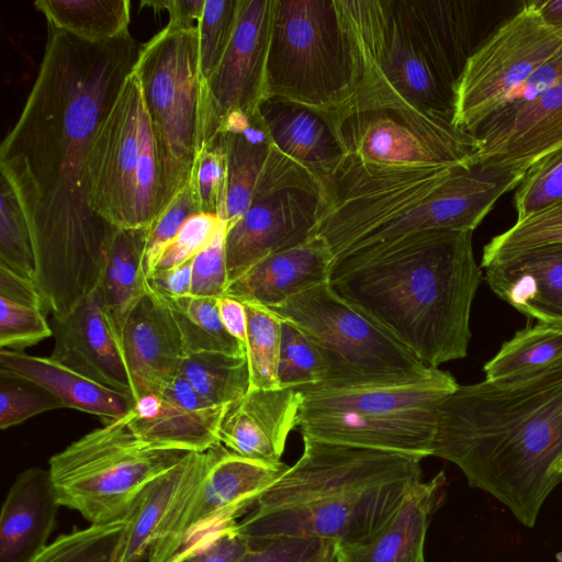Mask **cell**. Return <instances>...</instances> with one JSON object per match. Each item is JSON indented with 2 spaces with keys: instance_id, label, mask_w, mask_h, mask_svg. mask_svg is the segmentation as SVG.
I'll list each match as a JSON object with an SVG mask.
<instances>
[{
  "instance_id": "42",
  "label": "cell",
  "mask_w": 562,
  "mask_h": 562,
  "mask_svg": "<svg viewBox=\"0 0 562 562\" xmlns=\"http://www.w3.org/2000/svg\"><path fill=\"white\" fill-rule=\"evenodd\" d=\"M327 376L328 367L317 346L297 326L281 318L279 387L317 385L324 383Z\"/></svg>"
},
{
  "instance_id": "35",
  "label": "cell",
  "mask_w": 562,
  "mask_h": 562,
  "mask_svg": "<svg viewBox=\"0 0 562 562\" xmlns=\"http://www.w3.org/2000/svg\"><path fill=\"white\" fill-rule=\"evenodd\" d=\"M562 252V200L539 210L493 237L483 249L481 268Z\"/></svg>"
},
{
  "instance_id": "25",
  "label": "cell",
  "mask_w": 562,
  "mask_h": 562,
  "mask_svg": "<svg viewBox=\"0 0 562 562\" xmlns=\"http://www.w3.org/2000/svg\"><path fill=\"white\" fill-rule=\"evenodd\" d=\"M445 485L443 472L422 481L376 531L353 543L334 544V562H426V535Z\"/></svg>"
},
{
  "instance_id": "34",
  "label": "cell",
  "mask_w": 562,
  "mask_h": 562,
  "mask_svg": "<svg viewBox=\"0 0 562 562\" xmlns=\"http://www.w3.org/2000/svg\"><path fill=\"white\" fill-rule=\"evenodd\" d=\"M34 7L47 24L87 43L108 42L128 32V0H37Z\"/></svg>"
},
{
  "instance_id": "54",
  "label": "cell",
  "mask_w": 562,
  "mask_h": 562,
  "mask_svg": "<svg viewBox=\"0 0 562 562\" xmlns=\"http://www.w3.org/2000/svg\"><path fill=\"white\" fill-rule=\"evenodd\" d=\"M0 296L20 304L40 307L47 312L44 299L34 281L21 277L1 263Z\"/></svg>"
},
{
  "instance_id": "29",
  "label": "cell",
  "mask_w": 562,
  "mask_h": 562,
  "mask_svg": "<svg viewBox=\"0 0 562 562\" xmlns=\"http://www.w3.org/2000/svg\"><path fill=\"white\" fill-rule=\"evenodd\" d=\"M409 20L442 77L454 88L482 37L483 2L403 0Z\"/></svg>"
},
{
  "instance_id": "23",
  "label": "cell",
  "mask_w": 562,
  "mask_h": 562,
  "mask_svg": "<svg viewBox=\"0 0 562 562\" xmlns=\"http://www.w3.org/2000/svg\"><path fill=\"white\" fill-rule=\"evenodd\" d=\"M258 112L272 144L315 176L326 199L345 155L334 121L323 112L277 98L265 99Z\"/></svg>"
},
{
  "instance_id": "44",
  "label": "cell",
  "mask_w": 562,
  "mask_h": 562,
  "mask_svg": "<svg viewBox=\"0 0 562 562\" xmlns=\"http://www.w3.org/2000/svg\"><path fill=\"white\" fill-rule=\"evenodd\" d=\"M562 200V147L529 167L514 195L517 220Z\"/></svg>"
},
{
  "instance_id": "32",
  "label": "cell",
  "mask_w": 562,
  "mask_h": 562,
  "mask_svg": "<svg viewBox=\"0 0 562 562\" xmlns=\"http://www.w3.org/2000/svg\"><path fill=\"white\" fill-rule=\"evenodd\" d=\"M147 229L114 226L105 248L97 289L120 342L128 315L148 289L143 268Z\"/></svg>"
},
{
  "instance_id": "41",
  "label": "cell",
  "mask_w": 562,
  "mask_h": 562,
  "mask_svg": "<svg viewBox=\"0 0 562 562\" xmlns=\"http://www.w3.org/2000/svg\"><path fill=\"white\" fill-rule=\"evenodd\" d=\"M0 183V263L34 281L35 258L25 211L13 183L2 172Z\"/></svg>"
},
{
  "instance_id": "19",
  "label": "cell",
  "mask_w": 562,
  "mask_h": 562,
  "mask_svg": "<svg viewBox=\"0 0 562 562\" xmlns=\"http://www.w3.org/2000/svg\"><path fill=\"white\" fill-rule=\"evenodd\" d=\"M50 358L86 378L134 397L121 342L106 317L98 289L64 317H54Z\"/></svg>"
},
{
  "instance_id": "7",
  "label": "cell",
  "mask_w": 562,
  "mask_h": 562,
  "mask_svg": "<svg viewBox=\"0 0 562 562\" xmlns=\"http://www.w3.org/2000/svg\"><path fill=\"white\" fill-rule=\"evenodd\" d=\"M358 71L337 0H273L265 99L327 115L355 95Z\"/></svg>"
},
{
  "instance_id": "17",
  "label": "cell",
  "mask_w": 562,
  "mask_h": 562,
  "mask_svg": "<svg viewBox=\"0 0 562 562\" xmlns=\"http://www.w3.org/2000/svg\"><path fill=\"white\" fill-rule=\"evenodd\" d=\"M227 406L209 403L176 376L158 394L136 402L128 425L139 440L150 446L204 452L220 445L218 431Z\"/></svg>"
},
{
  "instance_id": "11",
  "label": "cell",
  "mask_w": 562,
  "mask_h": 562,
  "mask_svg": "<svg viewBox=\"0 0 562 562\" xmlns=\"http://www.w3.org/2000/svg\"><path fill=\"white\" fill-rule=\"evenodd\" d=\"M94 212L120 228H148L160 214V168L137 75L126 78L89 157Z\"/></svg>"
},
{
  "instance_id": "46",
  "label": "cell",
  "mask_w": 562,
  "mask_h": 562,
  "mask_svg": "<svg viewBox=\"0 0 562 562\" xmlns=\"http://www.w3.org/2000/svg\"><path fill=\"white\" fill-rule=\"evenodd\" d=\"M201 213L218 216L225 211L226 162L217 144L200 149L189 182Z\"/></svg>"
},
{
  "instance_id": "4",
  "label": "cell",
  "mask_w": 562,
  "mask_h": 562,
  "mask_svg": "<svg viewBox=\"0 0 562 562\" xmlns=\"http://www.w3.org/2000/svg\"><path fill=\"white\" fill-rule=\"evenodd\" d=\"M299 460L237 522L251 541H360L376 531L422 482L423 457L303 437Z\"/></svg>"
},
{
  "instance_id": "56",
  "label": "cell",
  "mask_w": 562,
  "mask_h": 562,
  "mask_svg": "<svg viewBox=\"0 0 562 562\" xmlns=\"http://www.w3.org/2000/svg\"><path fill=\"white\" fill-rule=\"evenodd\" d=\"M205 0H154L143 1L155 12L166 10L169 13L168 25L175 29H193L200 21Z\"/></svg>"
},
{
  "instance_id": "58",
  "label": "cell",
  "mask_w": 562,
  "mask_h": 562,
  "mask_svg": "<svg viewBox=\"0 0 562 562\" xmlns=\"http://www.w3.org/2000/svg\"><path fill=\"white\" fill-rule=\"evenodd\" d=\"M542 21L562 35V0L533 1Z\"/></svg>"
},
{
  "instance_id": "36",
  "label": "cell",
  "mask_w": 562,
  "mask_h": 562,
  "mask_svg": "<svg viewBox=\"0 0 562 562\" xmlns=\"http://www.w3.org/2000/svg\"><path fill=\"white\" fill-rule=\"evenodd\" d=\"M160 297L172 314L187 356L203 351L246 356L243 345L222 323L218 312L220 299L192 294Z\"/></svg>"
},
{
  "instance_id": "31",
  "label": "cell",
  "mask_w": 562,
  "mask_h": 562,
  "mask_svg": "<svg viewBox=\"0 0 562 562\" xmlns=\"http://www.w3.org/2000/svg\"><path fill=\"white\" fill-rule=\"evenodd\" d=\"M484 280L503 301L537 322L562 324V252L488 267Z\"/></svg>"
},
{
  "instance_id": "12",
  "label": "cell",
  "mask_w": 562,
  "mask_h": 562,
  "mask_svg": "<svg viewBox=\"0 0 562 562\" xmlns=\"http://www.w3.org/2000/svg\"><path fill=\"white\" fill-rule=\"evenodd\" d=\"M325 207L315 176L272 144L247 212L226 229L228 283L262 258L307 241Z\"/></svg>"
},
{
  "instance_id": "28",
  "label": "cell",
  "mask_w": 562,
  "mask_h": 562,
  "mask_svg": "<svg viewBox=\"0 0 562 562\" xmlns=\"http://www.w3.org/2000/svg\"><path fill=\"white\" fill-rule=\"evenodd\" d=\"M59 506L48 469L19 473L1 507L0 562H30L45 548Z\"/></svg>"
},
{
  "instance_id": "13",
  "label": "cell",
  "mask_w": 562,
  "mask_h": 562,
  "mask_svg": "<svg viewBox=\"0 0 562 562\" xmlns=\"http://www.w3.org/2000/svg\"><path fill=\"white\" fill-rule=\"evenodd\" d=\"M533 1L499 24L469 57L454 87L452 122L475 134L560 47Z\"/></svg>"
},
{
  "instance_id": "53",
  "label": "cell",
  "mask_w": 562,
  "mask_h": 562,
  "mask_svg": "<svg viewBox=\"0 0 562 562\" xmlns=\"http://www.w3.org/2000/svg\"><path fill=\"white\" fill-rule=\"evenodd\" d=\"M560 82H562V46L515 91L508 103L530 100Z\"/></svg>"
},
{
  "instance_id": "16",
  "label": "cell",
  "mask_w": 562,
  "mask_h": 562,
  "mask_svg": "<svg viewBox=\"0 0 562 562\" xmlns=\"http://www.w3.org/2000/svg\"><path fill=\"white\" fill-rule=\"evenodd\" d=\"M273 0H240L236 26L218 66L203 86V145L234 111L251 116L265 100Z\"/></svg>"
},
{
  "instance_id": "9",
  "label": "cell",
  "mask_w": 562,
  "mask_h": 562,
  "mask_svg": "<svg viewBox=\"0 0 562 562\" xmlns=\"http://www.w3.org/2000/svg\"><path fill=\"white\" fill-rule=\"evenodd\" d=\"M133 71L139 79L156 140L162 213L189 184L203 145L204 81L198 27L167 24L140 46Z\"/></svg>"
},
{
  "instance_id": "49",
  "label": "cell",
  "mask_w": 562,
  "mask_h": 562,
  "mask_svg": "<svg viewBox=\"0 0 562 562\" xmlns=\"http://www.w3.org/2000/svg\"><path fill=\"white\" fill-rule=\"evenodd\" d=\"M223 223L212 214L198 213L191 216L167 245L151 274L193 259L213 239Z\"/></svg>"
},
{
  "instance_id": "43",
  "label": "cell",
  "mask_w": 562,
  "mask_h": 562,
  "mask_svg": "<svg viewBox=\"0 0 562 562\" xmlns=\"http://www.w3.org/2000/svg\"><path fill=\"white\" fill-rule=\"evenodd\" d=\"M240 0H205L198 22L199 63L203 81L214 72L232 40Z\"/></svg>"
},
{
  "instance_id": "51",
  "label": "cell",
  "mask_w": 562,
  "mask_h": 562,
  "mask_svg": "<svg viewBox=\"0 0 562 562\" xmlns=\"http://www.w3.org/2000/svg\"><path fill=\"white\" fill-rule=\"evenodd\" d=\"M224 222L213 239L193 258L191 294L222 297L227 288Z\"/></svg>"
},
{
  "instance_id": "52",
  "label": "cell",
  "mask_w": 562,
  "mask_h": 562,
  "mask_svg": "<svg viewBox=\"0 0 562 562\" xmlns=\"http://www.w3.org/2000/svg\"><path fill=\"white\" fill-rule=\"evenodd\" d=\"M251 550L239 562H324L334 544L318 539L279 538L252 541Z\"/></svg>"
},
{
  "instance_id": "38",
  "label": "cell",
  "mask_w": 562,
  "mask_h": 562,
  "mask_svg": "<svg viewBox=\"0 0 562 562\" xmlns=\"http://www.w3.org/2000/svg\"><path fill=\"white\" fill-rule=\"evenodd\" d=\"M562 359V324L537 322L518 330L484 364L486 380H499Z\"/></svg>"
},
{
  "instance_id": "39",
  "label": "cell",
  "mask_w": 562,
  "mask_h": 562,
  "mask_svg": "<svg viewBox=\"0 0 562 562\" xmlns=\"http://www.w3.org/2000/svg\"><path fill=\"white\" fill-rule=\"evenodd\" d=\"M126 527L124 517L74 529L48 542L30 562H116Z\"/></svg>"
},
{
  "instance_id": "37",
  "label": "cell",
  "mask_w": 562,
  "mask_h": 562,
  "mask_svg": "<svg viewBox=\"0 0 562 562\" xmlns=\"http://www.w3.org/2000/svg\"><path fill=\"white\" fill-rule=\"evenodd\" d=\"M178 376L217 406L238 401L250 386L246 356L210 351L191 353L182 359Z\"/></svg>"
},
{
  "instance_id": "3",
  "label": "cell",
  "mask_w": 562,
  "mask_h": 562,
  "mask_svg": "<svg viewBox=\"0 0 562 562\" xmlns=\"http://www.w3.org/2000/svg\"><path fill=\"white\" fill-rule=\"evenodd\" d=\"M470 231L429 229L337 257L328 283L428 368L465 358L483 279Z\"/></svg>"
},
{
  "instance_id": "47",
  "label": "cell",
  "mask_w": 562,
  "mask_h": 562,
  "mask_svg": "<svg viewBox=\"0 0 562 562\" xmlns=\"http://www.w3.org/2000/svg\"><path fill=\"white\" fill-rule=\"evenodd\" d=\"M52 335L53 328L46 321L44 310L0 296L1 349L24 351Z\"/></svg>"
},
{
  "instance_id": "5",
  "label": "cell",
  "mask_w": 562,
  "mask_h": 562,
  "mask_svg": "<svg viewBox=\"0 0 562 562\" xmlns=\"http://www.w3.org/2000/svg\"><path fill=\"white\" fill-rule=\"evenodd\" d=\"M329 117L345 155L326 207L426 168L477 162L480 139L451 117L394 106L355 109Z\"/></svg>"
},
{
  "instance_id": "30",
  "label": "cell",
  "mask_w": 562,
  "mask_h": 562,
  "mask_svg": "<svg viewBox=\"0 0 562 562\" xmlns=\"http://www.w3.org/2000/svg\"><path fill=\"white\" fill-rule=\"evenodd\" d=\"M0 371L40 385L58 398L65 408L95 415L103 424L128 415L136 405L130 394L103 386L50 357L1 349Z\"/></svg>"
},
{
  "instance_id": "1",
  "label": "cell",
  "mask_w": 562,
  "mask_h": 562,
  "mask_svg": "<svg viewBox=\"0 0 562 562\" xmlns=\"http://www.w3.org/2000/svg\"><path fill=\"white\" fill-rule=\"evenodd\" d=\"M130 34L92 44L47 24L44 56L19 119L0 147V169L25 211L34 283L54 317L99 284L113 225L90 198L93 138L134 70Z\"/></svg>"
},
{
  "instance_id": "27",
  "label": "cell",
  "mask_w": 562,
  "mask_h": 562,
  "mask_svg": "<svg viewBox=\"0 0 562 562\" xmlns=\"http://www.w3.org/2000/svg\"><path fill=\"white\" fill-rule=\"evenodd\" d=\"M334 256L327 244L313 236L307 241L271 254L228 283L224 296L269 308L329 280Z\"/></svg>"
},
{
  "instance_id": "48",
  "label": "cell",
  "mask_w": 562,
  "mask_h": 562,
  "mask_svg": "<svg viewBox=\"0 0 562 562\" xmlns=\"http://www.w3.org/2000/svg\"><path fill=\"white\" fill-rule=\"evenodd\" d=\"M201 213L192 187L189 183L147 229L143 268L148 278L167 245L176 237L184 223Z\"/></svg>"
},
{
  "instance_id": "14",
  "label": "cell",
  "mask_w": 562,
  "mask_h": 562,
  "mask_svg": "<svg viewBox=\"0 0 562 562\" xmlns=\"http://www.w3.org/2000/svg\"><path fill=\"white\" fill-rule=\"evenodd\" d=\"M238 456L220 443L207 474L183 498L147 562H169L206 535L237 520L286 470Z\"/></svg>"
},
{
  "instance_id": "6",
  "label": "cell",
  "mask_w": 562,
  "mask_h": 562,
  "mask_svg": "<svg viewBox=\"0 0 562 562\" xmlns=\"http://www.w3.org/2000/svg\"><path fill=\"white\" fill-rule=\"evenodd\" d=\"M358 71V86L340 112L405 108L453 116L454 88L437 69L403 0H337Z\"/></svg>"
},
{
  "instance_id": "18",
  "label": "cell",
  "mask_w": 562,
  "mask_h": 562,
  "mask_svg": "<svg viewBox=\"0 0 562 562\" xmlns=\"http://www.w3.org/2000/svg\"><path fill=\"white\" fill-rule=\"evenodd\" d=\"M477 161L529 169L562 147V82L527 101L507 103L475 132Z\"/></svg>"
},
{
  "instance_id": "57",
  "label": "cell",
  "mask_w": 562,
  "mask_h": 562,
  "mask_svg": "<svg viewBox=\"0 0 562 562\" xmlns=\"http://www.w3.org/2000/svg\"><path fill=\"white\" fill-rule=\"evenodd\" d=\"M218 312L226 330L237 339L245 349L247 339V314L244 303L229 296H222L218 300Z\"/></svg>"
},
{
  "instance_id": "21",
  "label": "cell",
  "mask_w": 562,
  "mask_h": 562,
  "mask_svg": "<svg viewBox=\"0 0 562 562\" xmlns=\"http://www.w3.org/2000/svg\"><path fill=\"white\" fill-rule=\"evenodd\" d=\"M121 345L135 402L158 394L178 376L187 356L170 310L149 285L126 319Z\"/></svg>"
},
{
  "instance_id": "45",
  "label": "cell",
  "mask_w": 562,
  "mask_h": 562,
  "mask_svg": "<svg viewBox=\"0 0 562 562\" xmlns=\"http://www.w3.org/2000/svg\"><path fill=\"white\" fill-rule=\"evenodd\" d=\"M65 408L64 404L40 385L0 371V428L19 425L38 414Z\"/></svg>"
},
{
  "instance_id": "22",
  "label": "cell",
  "mask_w": 562,
  "mask_h": 562,
  "mask_svg": "<svg viewBox=\"0 0 562 562\" xmlns=\"http://www.w3.org/2000/svg\"><path fill=\"white\" fill-rule=\"evenodd\" d=\"M301 402L296 389H249L227 406L220 443L247 459L280 462L288 436L296 427Z\"/></svg>"
},
{
  "instance_id": "2",
  "label": "cell",
  "mask_w": 562,
  "mask_h": 562,
  "mask_svg": "<svg viewBox=\"0 0 562 562\" xmlns=\"http://www.w3.org/2000/svg\"><path fill=\"white\" fill-rule=\"evenodd\" d=\"M432 457L457 465L532 528L562 483V359L460 385L440 405Z\"/></svg>"
},
{
  "instance_id": "15",
  "label": "cell",
  "mask_w": 562,
  "mask_h": 562,
  "mask_svg": "<svg viewBox=\"0 0 562 562\" xmlns=\"http://www.w3.org/2000/svg\"><path fill=\"white\" fill-rule=\"evenodd\" d=\"M527 170L494 161L460 167L418 205L373 228L340 256L422 231L473 232L497 200L519 186Z\"/></svg>"
},
{
  "instance_id": "33",
  "label": "cell",
  "mask_w": 562,
  "mask_h": 562,
  "mask_svg": "<svg viewBox=\"0 0 562 562\" xmlns=\"http://www.w3.org/2000/svg\"><path fill=\"white\" fill-rule=\"evenodd\" d=\"M212 144L224 151L226 192L223 221L233 226L248 210L272 142L259 114L241 131H222ZM210 144V145H212Z\"/></svg>"
},
{
  "instance_id": "26",
  "label": "cell",
  "mask_w": 562,
  "mask_h": 562,
  "mask_svg": "<svg viewBox=\"0 0 562 562\" xmlns=\"http://www.w3.org/2000/svg\"><path fill=\"white\" fill-rule=\"evenodd\" d=\"M459 386L448 371L439 368L423 379L389 384L333 387H297L303 407L348 409L378 415H432Z\"/></svg>"
},
{
  "instance_id": "20",
  "label": "cell",
  "mask_w": 562,
  "mask_h": 562,
  "mask_svg": "<svg viewBox=\"0 0 562 562\" xmlns=\"http://www.w3.org/2000/svg\"><path fill=\"white\" fill-rule=\"evenodd\" d=\"M437 417L300 406L296 427L302 437L426 458L432 453Z\"/></svg>"
},
{
  "instance_id": "50",
  "label": "cell",
  "mask_w": 562,
  "mask_h": 562,
  "mask_svg": "<svg viewBox=\"0 0 562 562\" xmlns=\"http://www.w3.org/2000/svg\"><path fill=\"white\" fill-rule=\"evenodd\" d=\"M231 522L179 552L169 562H239L254 542Z\"/></svg>"
},
{
  "instance_id": "55",
  "label": "cell",
  "mask_w": 562,
  "mask_h": 562,
  "mask_svg": "<svg viewBox=\"0 0 562 562\" xmlns=\"http://www.w3.org/2000/svg\"><path fill=\"white\" fill-rule=\"evenodd\" d=\"M192 262L193 259H190L172 269L153 273L147 278L149 288L165 297L191 294Z\"/></svg>"
},
{
  "instance_id": "8",
  "label": "cell",
  "mask_w": 562,
  "mask_h": 562,
  "mask_svg": "<svg viewBox=\"0 0 562 562\" xmlns=\"http://www.w3.org/2000/svg\"><path fill=\"white\" fill-rule=\"evenodd\" d=\"M128 415L89 431L49 458L59 505L78 512L89 524L126 517L143 491L189 453L139 440Z\"/></svg>"
},
{
  "instance_id": "40",
  "label": "cell",
  "mask_w": 562,
  "mask_h": 562,
  "mask_svg": "<svg viewBox=\"0 0 562 562\" xmlns=\"http://www.w3.org/2000/svg\"><path fill=\"white\" fill-rule=\"evenodd\" d=\"M247 314L246 358L249 389H280L278 361L281 318L267 306L243 302Z\"/></svg>"
},
{
  "instance_id": "24",
  "label": "cell",
  "mask_w": 562,
  "mask_h": 562,
  "mask_svg": "<svg viewBox=\"0 0 562 562\" xmlns=\"http://www.w3.org/2000/svg\"><path fill=\"white\" fill-rule=\"evenodd\" d=\"M218 446L204 452H189L143 491L126 516L127 527L116 562H143L148 559L186 495L207 474Z\"/></svg>"
},
{
  "instance_id": "10",
  "label": "cell",
  "mask_w": 562,
  "mask_h": 562,
  "mask_svg": "<svg viewBox=\"0 0 562 562\" xmlns=\"http://www.w3.org/2000/svg\"><path fill=\"white\" fill-rule=\"evenodd\" d=\"M297 326L321 350L327 380L342 387L415 381L429 375L424 364L383 326L340 297L328 281L271 307Z\"/></svg>"
}]
</instances>
